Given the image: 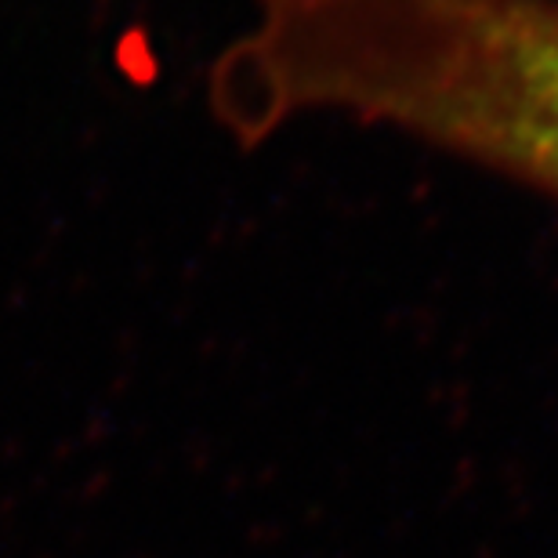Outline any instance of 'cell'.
<instances>
[{"mask_svg":"<svg viewBox=\"0 0 558 558\" xmlns=\"http://www.w3.org/2000/svg\"><path fill=\"white\" fill-rule=\"evenodd\" d=\"M489 167L558 199V0H526L489 51L478 98Z\"/></svg>","mask_w":558,"mask_h":558,"instance_id":"1","label":"cell"}]
</instances>
